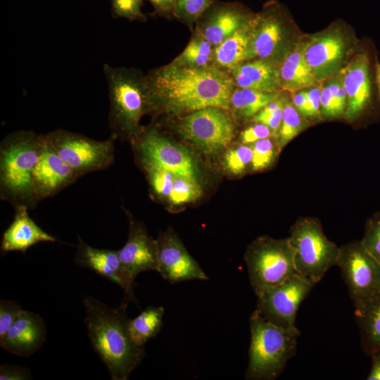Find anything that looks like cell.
I'll return each instance as SVG.
<instances>
[{
  "label": "cell",
  "instance_id": "obj_3",
  "mask_svg": "<svg viewBox=\"0 0 380 380\" xmlns=\"http://www.w3.org/2000/svg\"><path fill=\"white\" fill-rule=\"evenodd\" d=\"M43 134L32 130L8 134L0 144V198L13 208H34L32 172L39 158Z\"/></svg>",
  "mask_w": 380,
  "mask_h": 380
},
{
  "label": "cell",
  "instance_id": "obj_38",
  "mask_svg": "<svg viewBox=\"0 0 380 380\" xmlns=\"http://www.w3.org/2000/svg\"><path fill=\"white\" fill-rule=\"evenodd\" d=\"M147 175L153 194L162 198H168L172 189L175 176L173 174L157 168H143Z\"/></svg>",
  "mask_w": 380,
  "mask_h": 380
},
{
  "label": "cell",
  "instance_id": "obj_26",
  "mask_svg": "<svg viewBox=\"0 0 380 380\" xmlns=\"http://www.w3.org/2000/svg\"><path fill=\"white\" fill-rule=\"evenodd\" d=\"M361 346L367 355L380 351V294L355 309Z\"/></svg>",
  "mask_w": 380,
  "mask_h": 380
},
{
  "label": "cell",
  "instance_id": "obj_12",
  "mask_svg": "<svg viewBox=\"0 0 380 380\" xmlns=\"http://www.w3.org/2000/svg\"><path fill=\"white\" fill-rule=\"evenodd\" d=\"M132 142L143 168L160 169L175 176L196 179L197 168L191 154L157 127H143Z\"/></svg>",
  "mask_w": 380,
  "mask_h": 380
},
{
  "label": "cell",
  "instance_id": "obj_44",
  "mask_svg": "<svg viewBox=\"0 0 380 380\" xmlns=\"http://www.w3.org/2000/svg\"><path fill=\"white\" fill-rule=\"evenodd\" d=\"M153 7L155 15L171 20L175 19L174 0H148Z\"/></svg>",
  "mask_w": 380,
  "mask_h": 380
},
{
  "label": "cell",
  "instance_id": "obj_19",
  "mask_svg": "<svg viewBox=\"0 0 380 380\" xmlns=\"http://www.w3.org/2000/svg\"><path fill=\"white\" fill-rule=\"evenodd\" d=\"M306 63L320 83L334 76L339 70L346 50L343 36L337 32H329L303 42Z\"/></svg>",
  "mask_w": 380,
  "mask_h": 380
},
{
  "label": "cell",
  "instance_id": "obj_27",
  "mask_svg": "<svg viewBox=\"0 0 380 380\" xmlns=\"http://www.w3.org/2000/svg\"><path fill=\"white\" fill-rule=\"evenodd\" d=\"M248 24L215 46L214 65L217 68L229 74L248 61Z\"/></svg>",
  "mask_w": 380,
  "mask_h": 380
},
{
  "label": "cell",
  "instance_id": "obj_17",
  "mask_svg": "<svg viewBox=\"0 0 380 380\" xmlns=\"http://www.w3.org/2000/svg\"><path fill=\"white\" fill-rule=\"evenodd\" d=\"M79 177L43 134L42 151L32 172L33 189L37 201L54 196Z\"/></svg>",
  "mask_w": 380,
  "mask_h": 380
},
{
  "label": "cell",
  "instance_id": "obj_10",
  "mask_svg": "<svg viewBox=\"0 0 380 380\" xmlns=\"http://www.w3.org/2000/svg\"><path fill=\"white\" fill-rule=\"evenodd\" d=\"M288 23L286 12L277 0L267 1L260 11L254 13L248 24V61L263 60L278 65L289 50Z\"/></svg>",
  "mask_w": 380,
  "mask_h": 380
},
{
  "label": "cell",
  "instance_id": "obj_4",
  "mask_svg": "<svg viewBox=\"0 0 380 380\" xmlns=\"http://www.w3.org/2000/svg\"><path fill=\"white\" fill-rule=\"evenodd\" d=\"M108 96V123L115 139L133 141L143 127L141 117L151 112L146 74L136 68L113 67L103 64Z\"/></svg>",
  "mask_w": 380,
  "mask_h": 380
},
{
  "label": "cell",
  "instance_id": "obj_37",
  "mask_svg": "<svg viewBox=\"0 0 380 380\" xmlns=\"http://www.w3.org/2000/svg\"><path fill=\"white\" fill-rule=\"evenodd\" d=\"M111 13L114 18H125L129 21L146 22L147 17L141 11L143 0H110Z\"/></svg>",
  "mask_w": 380,
  "mask_h": 380
},
{
  "label": "cell",
  "instance_id": "obj_31",
  "mask_svg": "<svg viewBox=\"0 0 380 380\" xmlns=\"http://www.w3.org/2000/svg\"><path fill=\"white\" fill-rule=\"evenodd\" d=\"M250 145L253 148L252 172H260L270 167L281 151L274 137L260 139Z\"/></svg>",
  "mask_w": 380,
  "mask_h": 380
},
{
  "label": "cell",
  "instance_id": "obj_32",
  "mask_svg": "<svg viewBox=\"0 0 380 380\" xmlns=\"http://www.w3.org/2000/svg\"><path fill=\"white\" fill-rule=\"evenodd\" d=\"M217 0H174L175 19L191 32L199 17Z\"/></svg>",
  "mask_w": 380,
  "mask_h": 380
},
{
  "label": "cell",
  "instance_id": "obj_8",
  "mask_svg": "<svg viewBox=\"0 0 380 380\" xmlns=\"http://www.w3.org/2000/svg\"><path fill=\"white\" fill-rule=\"evenodd\" d=\"M45 136L60 157L80 177L106 170L113 163L115 139L112 136L99 141L61 128Z\"/></svg>",
  "mask_w": 380,
  "mask_h": 380
},
{
  "label": "cell",
  "instance_id": "obj_45",
  "mask_svg": "<svg viewBox=\"0 0 380 380\" xmlns=\"http://www.w3.org/2000/svg\"><path fill=\"white\" fill-rule=\"evenodd\" d=\"M322 84L315 85L312 87L305 89L308 99L310 104L313 120H320V94H321Z\"/></svg>",
  "mask_w": 380,
  "mask_h": 380
},
{
  "label": "cell",
  "instance_id": "obj_5",
  "mask_svg": "<svg viewBox=\"0 0 380 380\" xmlns=\"http://www.w3.org/2000/svg\"><path fill=\"white\" fill-rule=\"evenodd\" d=\"M251 342L245 377L251 380H273L296 353L300 331L277 326L255 310L249 318Z\"/></svg>",
  "mask_w": 380,
  "mask_h": 380
},
{
  "label": "cell",
  "instance_id": "obj_24",
  "mask_svg": "<svg viewBox=\"0 0 380 380\" xmlns=\"http://www.w3.org/2000/svg\"><path fill=\"white\" fill-rule=\"evenodd\" d=\"M278 68L282 91L293 93L319 83L306 63L303 42L287 51Z\"/></svg>",
  "mask_w": 380,
  "mask_h": 380
},
{
  "label": "cell",
  "instance_id": "obj_6",
  "mask_svg": "<svg viewBox=\"0 0 380 380\" xmlns=\"http://www.w3.org/2000/svg\"><path fill=\"white\" fill-rule=\"evenodd\" d=\"M288 237L298 274L317 284L331 267L336 265L339 246L326 236L317 217L297 219Z\"/></svg>",
  "mask_w": 380,
  "mask_h": 380
},
{
  "label": "cell",
  "instance_id": "obj_18",
  "mask_svg": "<svg viewBox=\"0 0 380 380\" xmlns=\"http://www.w3.org/2000/svg\"><path fill=\"white\" fill-rule=\"evenodd\" d=\"M77 239L75 262L115 283L123 290L127 301L137 302L134 279L124 269L118 251L96 248L86 243L80 236Z\"/></svg>",
  "mask_w": 380,
  "mask_h": 380
},
{
  "label": "cell",
  "instance_id": "obj_28",
  "mask_svg": "<svg viewBox=\"0 0 380 380\" xmlns=\"http://www.w3.org/2000/svg\"><path fill=\"white\" fill-rule=\"evenodd\" d=\"M214 49V45L202 35L193 31L186 46L170 63L179 68L196 69L212 68L215 66Z\"/></svg>",
  "mask_w": 380,
  "mask_h": 380
},
{
  "label": "cell",
  "instance_id": "obj_13",
  "mask_svg": "<svg viewBox=\"0 0 380 380\" xmlns=\"http://www.w3.org/2000/svg\"><path fill=\"white\" fill-rule=\"evenodd\" d=\"M377 58L364 49L356 53L338 72L347 95L345 117L349 121L357 120L371 113L376 103L374 87Z\"/></svg>",
  "mask_w": 380,
  "mask_h": 380
},
{
  "label": "cell",
  "instance_id": "obj_34",
  "mask_svg": "<svg viewBox=\"0 0 380 380\" xmlns=\"http://www.w3.org/2000/svg\"><path fill=\"white\" fill-rule=\"evenodd\" d=\"M289 97L284 91L280 96L266 105L250 120L265 124L269 127L277 139L280 128L283 110Z\"/></svg>",
  "mask_w": 380,
  "mask_h": 380
},
{
  "label": "cell",
  "instance_id": "obj_15",
  "mask_svg": "<svg viewBox=\"0 0 380 380\" xmlns=\"http://www.w3.org/2000/svg\"><path fill=\"white\" fill-rule=\"evenodd\" d=\"M254 13L239 2L216 1L199 17L196 31L216 46L247 25Z\"/></svg>",
  "mask_w": 380,
  "mask_h": 380
},
{
  "label": "cell",
  "instance_id": "obj_14",
  "mask_svg": "<svg viewBox=\"0 0 380 380\" xmlns=\"http://www.w3.org/2000/svg\"><path fill=\"white\" fill-rule=\"evenodd\" d=\"M316 283L296 274L257 296L255 310L271 323L285 329H296L298 308Z\"/></svg>",
  "mask_w": 380,
  "mask_h": 380
},
{
  "label": "cell",
  "instance_id": "obj_29",
  "mask_svg": "<svg viewBox=\"0 0 380 380\" xmlns=\"http://www.w3.org/2000/svg\"><path fill=\"white\" fill-rule=\"evenodd\" d=\"M164 308L148 306L138 316L129 319L128 329L133 341L144 346L150 339L156 337L163 327Z\"/></svg>",
  "mask_w": 380,
  "mask_h": 380
},
{
  "label": "cell",
  "instance_id": "obj_47",
  "mask_svg": "<svg viewBox=\"0 0 380 380\" xmlns=\"http://www.w3.org/2000/svg\"><path fill=\"white\" fill-rule=\"evenodd\" d=\"M376 82L380 98V63L379 61L376 62Z\"/></svg>",
  "mask_w": 380,
  "mask_h": 380
},
{
  "label": "cell",
  "instance_id": "obj_16",
  "mask_svg": "<svg viewBox=\"0 0 380 380\" xmlns=\"http://www.w3.org/2000/svg\"><path fill=\"white\" fill-rule=\"evenodd\" d=\"M156 243L157 272L165 280L175 284L191 279H209L171 231L160 235Z\"/></svg>",
  "mask_w": 380,
  "mask_h": 380
},
{
  "label": "cell",
  "instance_id": "obj_42",
  "mask_svg": "<svg viewBox=\"0 0 380 380\" xmlns=\"http://www.w3.org/2000/svg\"><path fill=\"white\" fill-rule=\"evenodd\" d=\"M31 379V372L26 367L5 364L0 367V380H27Z\"/></svg>",
  "mask_w": 380,
  "mask_h": 380
},
{
  "label": "cell",
  "instance_id": "obj_33",
  "mask_svg": "<svg viewBox=\"0 0 380 380\" xmlns=\"http://www.w3.org/2000/svg\"><path fill=\"white\" fill-rule=\"evenodd\" d=\"M253 148L250 144H241L231 147L223 158L224 169L230 174L239 176L251 166Z\"/></svg>",
  "mask_w": 380,
  "mask_h": 380
},
{
  "label": "cell",
  "instance_id": "obj_46",
  "mask_svg": "<svg viewBox=\"0 0 380 380\" xmlns=\"http://www.w3.org/2000/svg\"><path fill=\"white\" fill-rule=\"evenodd\" d=\"M370 356L372 358V366L367 379L380 380V351L374 353Z\"/></svg>",
  "mask_w": 380,
  "mask_h": 380
},
{
  "label": "cell",
  "instance_id": "obj_22",
  "mask_svg": "<svg viewBox=\"0 0 380 380\" xmlns=\"http://www.w3.org/2000/svg\"><path fill=\"white\" fill-rule=\"evenodd\" d=\"M25 207L15 208V215L10 226L4 232L1 250L6 253H25L31 246L42 242H55L56 239L46 233L30 217Z\"/></svg>",
  "mask_w": 380,
  "mask_h": 380
},
{
  "label": "cell",
  "instance_id": "obj_36",
  "mask_svg": "<svg viewBox=\"0 0 380 380\" xmlns=\"http://www.w3.org/2000/svg\"><path fill=\"white\" fill-rule=\"evenodd\" d=\"M360 242L380 262V211L373 213L367 219Z\"/></svg>",
  "mask_w": 380,
  "mask_h": 380
},
{
  "label": "cell",
  "instance_id": "obj_20",
  "mask_svg": "<svg viewBox=\"0 0 380 380\" xmlns=\"http://www.w3.org/2000/svg\"><path fill=\"white\" fill-rule=\"evenodd\" d=\"M46 339V327L42 317L23 310L0 341V345L12 354L27 357L42 347Z\"/></svg>",
  "mask_w": 380,
  "mask_h": 380
},
{
  "label": "cell",
  "instance_id": "obj_43",
  "mask_svg": "<svg viewBox=\"0 0 380 380\" xmlns=\"http://www.w3.org/2000/svg\"><path fill=\"white\" fill-rule=\"evenodd\" d=\"M291 94V101L298 112L307 120H313L312 108L308 99L305 89Z\"/></svg>",
  "mask_w": 380,
  "mask_h": 380
},
{
  "label": "cell",
  "instance_id": "obj_30",
  "mask_svg": "<svg viewBox=\"0 0 380 380\" xmlns=\"http://www.w3.org/2000/svg\"><path fill=\"white\" fill-rule=\"evenodd\" d=\"M310 120L303 118L288 99L284 105L277 143L281 151L296 136L310 126Z\"/></svg>",
  "mask_w": 380,
  "mask_h": 380
},
{
  "label": "cell",
  "instance_id": "obj_35",
  "mask_svg": "<svg viewBox=\"0 0 380 380\" xmlns=\"http://www.w3.org/2000/svg\"><path fill=\"white\" fill-rule=\"evenodd\" d=\"M201 188L195 179L175 176L174 183L168 201L174 205H181L198 199Z\"/></svg>",
  "mask_w": 380,
  "mask_h": 380
},
{
  "label": "cell",
  "instance_id": "obj_23",
  "mask_svg": "<svg viewBox=\"0 0 380 380\" xmlns=\"http://www.w3.org/2000/svg\"><path fill=\"white\" fill-rule=\"evenodd\" d=\"M229 74L236 87L267 92L282 91L278 65L266 61H247Z\"/></svg>",
  "mask_w": 380,
  "mask_h": 380
},
{
  "label": "cell",
  "instance_id": "obj_11",
  "mask_svg": "<svg viewBox=\"0 0 380 380\" xmlns=\"http://www.w3.org/2000/svg\"><path fill=\"white\" fill-rule=\"evenodd\" d=\"M336 265L341 269L355 309L380 294V262L360 241L339 247Z\"/></svg>",
  "mask_w": 380,
  "mask_h": 380
},
{
  "label": "cell",
  "instance_id": "obj_41",
  "mask_svg": "<svg viewBox=\"0 0 380 380\" xmlns=\"http://www.w3.org/2000/svg\"><path fill=\"white\" fill-rule=\"evenodd\" d=\"M252 122V125L246 127L240 133L239 141L241 144H252L260 139L274 137L271 129L265 124L257 122Z\"/></svg>",
  "mask_w": 380,
  "mask_h": 380
},
{
  "label": "cell",
  "instance_id": "obj_7",
  "mask_svg": "<svg viewBox=\"0 0 380 380\" xmlns=\"http://www.w3.org/2000/svg\"><path fill=\"white\" fill-rule=\"evenodd\" d=\"M244 260L250 284L256 296L298 274L289 237L258 238L248 247Z\"/></svg>",
  "mask_w": 380,
  "mask_h": 380
},
{
  "label": "cell",
  "instance_id": "obj_21",
  "mask_svg": "<svg viewBox=\"0 0 380 380\" xmlns=\"http://www.w3.org/2000/svg\"><path fill=\"white\" fill-rule=\"evenodd\" d=\"M120 260L134 279L141 272L157 271L156 241L149 236L143 225L131 220L127 240L118 251Z\"/></svg>",
  "mask_w": 380,
  "mask_h": 380
},
{
  "label": "cell",
  "instance_id": "obj_9",
  "mask_svg": "<svg viewBox=\"0 0 380 380\" xmlns=\"http://www.w3.org/2000/svg\"><path fill=\"white\" fill-rule=\"evenodd\" d=\"M236 126L229 110L210 106L180 116L175 128L184 139L203 153L214 154L232 142Z\"/></svg>",
  "mask_w": 380,
  "mask_h": 380
},
{
  "label": "cell",
  "instance_id": "obj_40",
  "mask_svg": "<svg viewBox=\"0 0 380 380\" xmlns=\"http://www.w3.org/2000/svg\"><path fill=\"white\" fill-rule=\"evenodd\" d=\"M23 311L15 302L9 300L0 301V341Z\"/></svg>",
  "mask_w": 380,
  "mask_h": 380
},
{
  "label": "cell",
  "instance_id": "obj_2",
  "mask_svg": "<svg viewBox=\"0 0 380 380\" xmlns=\"http://www.w3.org/2000/svg\"><path fill=\"white\" fill-rule=\"evenodd\" d=\"M84 323L94 350L108 368L113 380H127L146 355L144 346L137 345L128 329V301L110 308L87 296Z\"/></svg>",
  "mask_w": 380,
  "mask_h": 380
},
{
  "label": "cell",
  "instance_id": "obj_1",
  "mask_svg": "<svg viewBox=\"0 0 380 380\" xmlns=\"http://www.w3.org/2000/svg\"><path fill=\"white\" fill-rule=\"evenodd\" d=\"M150 113L183 116L213 106L229 110L234 85L229 74L215 66L196 69L179 68L170 63L146 74Z\"/></svg>",
  "mask_w": 380,
  "mask_h": 380
},
{
  "label": "cell",
  "instance_id": "obj_39",
  "mask_svg": "<svg viewBox=\"0 0 380 380\" xmlns=\"http://www.w3.org/2000/svg\"><path fill=\"white\" fill-rule=\"evenodd\" d=\"M346 106L331 92L327 84L322 85L320 94V114L322 119L345 116Z\"/></svg>",
  "mask_w": 380,
  "mask_h": 380
},
{
  "label": "cell",
  "instance_id": "obj_25",
  "mask_svg": "<svg viewBox=\"0 0 380 380\" xmlns=\"http://www.w3.org/2000/svg\"><path fill=\"white\" fill-rule=\"evenodd\" d=\"M282 91L267 92L235 87L230 96L229 111L236 124L250 121Z\"/></svg>",
  "mask_w": 380,
  "mask_h": 380
}]
</instances>
